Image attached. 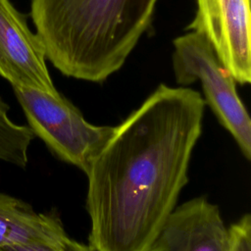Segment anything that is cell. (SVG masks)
I'll use <instances>...</instances> for the list:
<instances>
[{"instance_id":"6da1fadb","label":"cell","mask_w":251,"mask_h":251,"mask_svg":"<svg viewBox=\"0 0 251 251\" xmlns=\"http://www.w3.org/2000/svg\"><path fill=\"white\" fill-rule=\"evenodd\" d=\"M205 106L194 89L160 84L113 126L84 172L91 249H150L188 182Z\"/></svg>"},{"instance_id":"7a4b0ae2","label":"cell","mask_w":251,"mask_h":251,"mask_svg":"<svg viewBox=\"0 0 251 251\" xmlns=\"http://www.w3.org/2000/svg\"><path fill=\"white\" fill-rule=\"evenodd\" d=\"M158 0H31L46 59L63 75L103 82L152 23Z\"/></svg>"},{"instance_id":"3957f363","label":"cell","mask_w":251,"mask_h":251,"mask_svg":"<svg viewBox=\"0 0 251 251\" xmlns=\"http://www.w3.org/2000/svg\"><path fill=\"white\" fill-rule=\"evenodd\" d=\"M176 81L184 86L199 80L204 101L230 133L242 155L251 159V120L235 86V80L201 34L188 31L174 42Z\"/></svg>"},{"instance_id":"277c9868","label":"cell","mask_w":251,"mask_h":251,"mask_svg":"<svg viewBox=\"0 0 251 251\" xmlns=\"http://www.w3.org/2000/svg\"><path fill=\"white\" fill-rule=\"evenodd\" d=\"M28 127L60 160L85 172L110 136L113 126L87 122L62 94L13 87Z\"/></svg>"},{"instance_id":"5b68a950","label":"cell","mask_w":251,"mask_h":251,"mask_svg":"<svg viewBox=\"0 0 251 251\" xmlns=\"http://www.w3.org/2000/svg\"><path fill=\"white\" fill-rule=\"evenodd\" d=\"M186 29L204 36L235 82L251 81L250 0H196Z\"/></svg>"},{"instance_id":"8992f818","label":"cell","mask_w":251,"mask_h":251,"mask_svg":"<svg viewBox=\"0 0 251 251\" xmlns=\"http://www.w3.org/2000/svg\"><path fill=\"white\" fill-rule=\"evenodd\" d=\"M0 76L12 87L58 93L41 40L10 0H0Z\"/></svg>"},{"instance_id":"52a82bcc","label":"cell","mask_w":251,"mask_h":251,"mask_svg":"<svg viewBox=\"0 0 251 251\" xmlns=\"http://www.w3.org/2000/svg\"><path fill=\"white\" fill-rule=\"evenodd\" d=\"M148 251H228L220 208L199 196L175 208Z\"/></svg>"},{"instance_id":"ba28073f","label":"cell","mask_w":251,"mask_h":251,"mask_svg":"<svg viewBox=\"0 0 251 251\" xmlns=\"http://www.w3.org/2000/svg\"><path fill=\"white\" fill-rule=\"evenodd\" d=\"M69 238L61 220L0 192V249L14 244H62Z\"/></svg>"},{"instance_id":"9c48e42d","label":"cell","mask_w":251,"mask_h":251,"mask_svg":"<svg viewBox=\"0 0 251 251\" xmlns=\"http://www.w3.org/2000/svg\"><path fill=\"white\" fill-rule=\"evenodd\" d=\"M10 106L0 95V161L25 169L34 134L27 126L15 123Z\"/></svg>"},{"instance_id":"30bf717a","label":"cell","mask_w":251,"mask_h":251,"mask_svg":"<svg viewBox=\"0 0 251 251\" xmlns=\"http://www.w3.org/2000/svg\"><path fill=\"white\" fill-rule=\"evenodd\" d=\"M228 251H251L250 214H244L228 226Z\"/></svg>"},{"instance_id":"8fae6325","label":"cell","mask_w":251,"mask_h":251,"mask_svg":"<svg viewBox=\"0 0 251 251\" xmlns=\"http://www.w3.org/2000/svg\"><path fill=\"white\" fill-rule=\"evenodd\" d=\"M71 237H69L62 244H42V243H31V244H14L6 246L0 249V251H69L68 244Z\"/></svg>"},{"instance_id":"7c38bea8","label":"cell","mask_w":251,"mask_h":251,"mask_svg":"<svg viewBox=\"0 0 251 251\" xmlns=\"http://www.w3.org/2000/svg\"><path fill=\"white\" fill-rule=\"evenodd\" d=\"M68 248H69V251H94L88 245L80 243L73 238H70Z\"/></svg>"}]
</instances>
